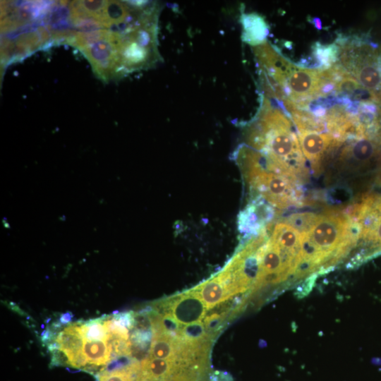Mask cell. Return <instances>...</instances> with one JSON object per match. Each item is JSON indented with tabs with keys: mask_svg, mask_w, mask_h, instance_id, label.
<instances>
[{
	"mask_svg": "<svg viewBox=\"0 0 381 381\" xmlns=\"http://www.w3.org/2000/svg\"><path fill=\"white\" fill-rule=\"evenodd\" d=\"M378 69L381 75V50L378 57Z\"/></svg>",
	"mask_w": 381,
	"mask_h": 381,
	"instance_id": "cell-13",
	"label": "cell"
},
{
	"mask_svg": "<svg viewBox=\"0 0 381 381\" xmlns=\"http://www.w3.org/2000/svg\"><path fill=\"white\" fill-rule=\"evenodd\" d=\"M311 23L318 28V29H321L322 28V25H321V21L319 18H313V20H311Z\"/></svg>",
	"mask_w": 381,
	"mask_h": 381,
	"instance_id": "cell-12",
	"label": "cell"
},
{
	"mask_svg": "<svg viewBox=\"0 0 381 381\" xmlns=\"http://www.w3.org/2000/svg\"><path fill=\"white\" fill-rule=\"evenodd\" d=\"M302 234V278L326 272L346 257L358 240L356 226L346 210H327L317 214Z\"/></svg>",
	"mask_w": 381,
	"mask_h": 381,
	"instance_id": "cell-1",
	"label": "cell"
},
{
	"mask_svg": "<svg viewBox=\"0 0 381 381\" xmlns=\"http://www.w3.org/2000/svg\"><path fill=\"white\" fill-rule=\"evenodd\" d=\"M141 375V363L133 361L126 365L104 370L99 375V381H138Z\"/></svg>",
	"mask_w": 381,
	"mask_h": 381,
	"instance_id": "cell-9",
	"label": "cell"
},
{
	"mask_svg": "<svg viewBox=\"0 0 381 381\" xmlns=\"http://www.w3.org/2000/svg\"><path fill=\"white\" fill-rule=\"evenodd\" d=\"M358 231L361 250L351 260L355 265L381 252V195H368L346 208Z\"/></svg>",
	"mask_w": 381,
	"mask_h": 381,
	"instance_id": "cell-3",
	"label": "cell"
},
{
	"mask_svg": "<svg viewBox=\"0 0 381 381\" xmlns=\"http://www.w3.org/2000/svg\"><path fill=\"white\" fill-rule=\"evenodd\" d=\"M279 66L284 78L280 87L298 109L308 110L313 101L322 97L324 84L322 70L301 67L282 54L279 56Z\"/></svg>",
	"mask_w": 381,
	"mask_h": 381,
	"instance_id": "cell-4",
	"label": "cell"
},
{
	"mask_svg": "<svg viewBox=\"0 0 381 381\" xmlns=\"http://www.w3.org/2000/svg\"><path fill=\"white\" fill-rule=\"evenodd\" d=\"M200 294L207 310L229 299L226 289L217 276L193 289Z\"/></svg>",
	"mask_w": 381,
	"mask_h": 381,
	"instance_id": "cell-8",
	"label": "cell"
},
{
	"mask_svg": "<svg viewBox=\"0 0 381 381\" xmlns=\"http://www.w3.org/2000/svg\"><path fill=\"white\" fill-rule=\"evenodd\" d=\"M226 315V313H214L207 315L204 320V325L206 329L212 330L218 329V327L224 322V317Z\"/></svg>",
	"mask_w": 381,
	"mask_h": 381,
	"instance_id": "cell-11",
	"label": "cell"
},
{
	"mask_svg": "<svg viewBox=\"0 0 381 381\" xmlns=\"http://www.w3.org/2000/svg\"><path fill=\"white\" fill-rule=\"evenodd\" d=\"M160 306L164 312L171 313L181 325L200 322L207 310L200 294L193 289L168 298Z\"/></svg>",
	"mask_w": 381,
	"mask_h": 381,
	"instance_id": "cell-6",
	"label": "cell"
},
{
	"mask_svg": "<svg viewBox=\"0 0 381 381\" xmlns=\"http://www.w3.org/2000/svg\"><path fill=\"white\" fill-rule=\"evenodd\" d=\"M242 39L246 43L256 47L266 42L269 34L268 25L264 18L257 13L242 16Z\"/></svg>",
	"mask_w": 381,
	"mask_h": 381,
	"instance_id": "cell-7",
	"label": "cell"
},
{
	"mask_svg": "<svg viewBox=\"0 0 381 381\" xmlns=\"http://www.w3.org/2000/svg\"><path fill=\"white\" fill-rule=\"evenodd\" d=\"M236 159L250 188L272 207L282 210L306 204L303 183L267 169L261 164L256 150L242 145L237 150Z\"/></svg>",
	"mask_w": 381,
	"mask_h": 381,
	"instance_id": "cell-2",
	"label": "cell"
},
{
	"mask_svg": "<svg viewBox=\"0 0 381 381\" xmlns=\"http://www.w3.org/2000/svg\"><path fill=\"white\" fill-rule=\"evenodd\" d=\"M303 154L309 162L315 176H319L325 170V160L330 150L338 144L327 131H297Z\"/></svg>",
	"mask_w": 381,
	"mask_h": 381,
	"instance_id": "cell-5",
	"label": "cell"
},
{
	"mask_svg": "<svg viewBox=\"0 0 381 381\" xmlns=\"http://www.w3.org/2000/svg\"><path fill=\"white\" fill-rule=\"evenodd\" d=\"M312 53L315 60V68L326 70L337 63L340 49L337 43L322 44L319 42L312 45Z\"/></svg>",
	"mask_w": 381,
	"mask_h": 381,
	"instance_id": "cell-10",
	"label": "cell"
}]
</instances>
